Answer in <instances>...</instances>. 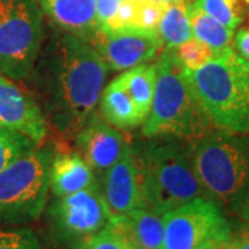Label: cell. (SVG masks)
<instances>
[{
    "label": "cell",
    "mask_w": 249,
    "mask_h": 249,
    "mask_svg": "<svg viewBox=\"0 0 249 249\" xmlns=\"http://www.w3.org/2000/svg\"><path fill=\"white\" fill-rule=\"evenodd\" d=\"M129 249H154V248H142V247H136V245H130Z\"/></svg>",
    "instance_id": "cell-32"
},
{
    "label": "cell",
    "mask_w": 249,
    "mask_h": 249,
    "mask_svg": "<svg viewBox=\"0 0 249 249\" xmlns=\"http://www.w3.org/2000/svg\"><path fill=\"white\" fill-rule=\"evenodd\" d=\"M163 1H168V3H173V1H188V0H163Z\"/></svg>",
    "instance_id": "cell-33"
},
{
    "label": "cell",
    "mask_w": 249,
    "mask_h": 249,
    "mask_svg": "<svg viewBox=\"0 0 249 249\" xmlns=\"http://www.w3.org/2000/svg\"><path fill=\"white\" fill-rule=\"evenodd\" d=\"M100 186L111 217L145 208L142 178L130 144L126 142L121 158L104 173Z\"/></svg>",
    "instance_id": "cell-12"
},
{
    "label": "cell",
    "mask_w": 249,
    "mask_h": 249,
    "mask_svg": "<svg viewBox=\"0 0 249 249\" xmlns=\"http://www.w3.org/2000/svg\"><path fill=\"white\" fill-rule=\"evenodd\" d=\"M122 0H96V14H97L98 29H106L115 17L116 10Z\"/></svg>",
    "instance_id": "cell-27"
},
{
    "label": "cell",
    "mask_w": 249,
    "mask_h": 249,
    "mask_svg": "<svg viewBox=\"0 0 249 249\" xmlns=\"http://www.w3.org/2000/svg\"><path fill=\"white\" fill-rule=\"evenodd\" d=\"M162 249H202L224 244L231 238L232 227L222 206L199 196L163 214Z\"/></svg>",
    "instance_id": "cell-8"
},
{
    "label": "cell",
    "mask_w": 249,
    "mask_h": 249,
    "mask_svg": "<svg viewBox=\"0 0 249 249\" xmlns=\"http://www.w3.org/2000/svg\"><path fill=\"white\" fill-rule=\"evenodd\" d=\"M126 91L132 97L136 107L147 118L154 98L157 82V64H142L124 71L118 76ZM145 121V119H144Z\"/></svg>",
    "instance_id": "cell-19"
},
{
    "label": "cell",
    "mask_w": 249,
    "mask_h": 249,
    "mask_svg": "<svg viewBox=\"0 0 249 249\" xmlns=\"http://www.w3.org/2000/svg\"><path fill=\"white\" fill-rule=\"evenodd\" d=\"M0 249H43L31 229H0Z\"/></svg>",
    "instance_id": "cell-25"
},
{
    "label": "cell",
    "mask_w": 249,
    "mask_h": 249,
    "mask_svg": "<svg viewBox=\"0 0 249 249\" xmlns=\"http://www.w3.org/2000/svg\"><path fill=\"white\" fill-rule=\"evenodd\" d=\"M183 73L214 129L249 133V60L229 46L201 68Z\"/></svg>",
    "instance_id": "cell-3"
},
{
    "label": "cell",
    "mask_w": 249,
    "mask_h": 249,
    "mask_svg": "<svg viewBox=\"0 0 249 249\" xmlns=\"http://www.w3.org/2000/svg\"><path fill=\"white\" fill-rule=\"evenodd\" d=\"M108 70L88 40L64 31L43 40L28 79L58 150H70V144L96 111Z\"/></svg>",
    "instance_id": "cell-1"
},
{
    "label": "cell",
    "mask_w": 249,
    "mask_h": 249,
    "mask_svg": "<svg viewBox=\"0 0 249 249\" xmlns=\"http://www.w3.org/2000/svg\"><path fill=\"white\" fill-rule=\"evenodd\" d=\"M52 147H35L0 172V227L37 220L50 191Z\"/></svg>",
    "instance_id": "cell-6"
},
{
    "label": "cell",
    "mask_w": 249,
    "mask_h": 249,
    "mask_svg": "<svg viewBox=\"0 0 249 249\" xmlns=\"http://www.w3.org/2000/svg\"><path fill=\"white\" fill-rule=\"evenodd\" d=\"M108 226L119 232L129 247L162 249L165 231L163 216L148 208H139L133 212L111 217Z\"/></svg>",
    "instance_id": "cell-16"
},
{
    "label": "cell",
    "mask_w": 249,
    "mask_h": 249,
    "mask_svg": "<svg viewBox=\"0 0 249 249\" xmlns=\"http://www.w3.org/2000/svg\"><path fill=\"white\" fill-rule=\"evenodd\" d=\"M166 6L168 1L163 0H137L136 29L157 32Z\"/></svg>",
    "instance_id": "cell-24"
},
{
    "label": "cell",
    "mask_w": 249,
    "mask_h": 249,
    "mask_svg": "<svg viewBox=\"0 0 249 249\" xmlns=\"http://www.w3.org/2000/svg\"><path fill=\"white\" fill-rule=\"evenodd\" d=\"M196 175L209 199L232 212L249 199V133L219 129L194 142Z\"/></svg>",
    "instance_id": "cell-5"
},
{
    "label": "cell",
    "mask_w": 249,
    "mask_h": 249,
    "mask_svg": "<svg viewBox=\"0 0 249 249\" xmlns=\"http://www.w3.org/2000/svg\"><path fill=\"white\" fill-rule=\"evenodd\" d=\"M194 3L231 29L249 17V0H196Z\"/></svg>",
    "instance_id": "cell-21"
},
{
    "label": "cell",
    "mask_w": 249,
    "mask_h": 249,
    "mask_svg": "<svg viewBox=\"0 0 249 249\" xmlns=\"http://www.w3.org/2000/svg\"><path fill=\"white\" fill-rule=\"evenodd\" d=\"M98 104L101 116L118 129L130 130L145 119L118 78L103 89Z\"/></svg>",
    "instance_id": "cell-17"
},
{
    "label": "cell",
    "mask_w": 249,
    "mask_h": 249,
    "mask_svg": "<svg viewBox=\"0 0 249 249\" xmlns=\"http://www.w3.org/2000/svg\"><path fill=\"white\" fill-rule=\"evenodd\" d=\"M148 139L136 148L132 147L145 208L163 216L196 198L206 196L194 165V142L172 136Z\"/></svg>",
    "instance_id": "cell-2"
},
{
    "label": "cell",
    "mask_w": 249,
    "mask_h": 249,
    "mask_svg": "<svg viewBox=\"0 0 249 249\" xmlns=\"http://www.w3.org/2000/svg\"><path fill=\"white\" fill-rule=\"evenodd\" d=\"M45 40L43 11L37 0H0V71L28 79Z\"/></svg>",
    "instance_id": "cell-7"
},
{
    "label": "cell",
    "mask_w": 249,
    "mask_h": 249,
    "mask_svg": "<svg viewBox=\"0 0 249 249\" xmlns=\"http://www.w3.org/2000/svg\"><path fill=\"white\" fill-rule=\"evenodd\" d=\"M36 145L27 137L13 133L7 129L0 127V172L4 169L10 162L17 160L24 152L35 148Z\"/></svg>",
    "instance_id": "cell-23"
},
{
    "label": "cell",
    "mask_w": 249,
    "mask_h": 249,
    "mask_svg": "<svg viewBox=\"0 0 249 249\" xmlns=\"http://www.w3.org/2000/svg\"><path fill=\"white\" fill-rule=\"evenodd\" d=\"M188 18L193 36L209 46L214 53L229 47L234 39V29L226 27L219 19L205 13L196 3L188 4Z\"/></svg>",
    "instance_id": "cell-18"
},
{
    "label": "cell",
    "mask_w": 249,
    "mask_h": 249,
    "mask_svg": "<svg viewBox=\"0 0 249 249\" xmlns=\"http://www.w3.org/2000/svg\"><path fill=\"white\" fill-rule=\"evenodd\" d=\"M0 127L21 134L43 145L49 133L46 118L32 93L19 86L18 80L0 71Z\"/></svg>",
    "instance_id": "cell-11"
},
{
    "label": "cell",
    "mask_w": 249,
    "mask_h": 249,
    "mask_svg": "<svg viewBox=\"0 0 249 249\" xmlns=\"http://www.w3.org/2000/svg\"><path fill=\"white\" fill-rule=\"evenodd\" d=\"M234 213L237 214L238 217H241L244 222H249V199L247 202H244V204L241 205L240 208H237L234 211Z\"/></svg>",
    "instance_id": "cell-30"
},
{
    "label": "cell",
    "mask_w": 249,
    "mask_h": 249,
    "mask_svg": "<svg viewBox=\"0 0 249 249\" xmlns=\"http://www.w3.org/2000/svg\"><path fill=\"white\" fill-rule=\"evenodd\" d=\"M232 40H234V50L245 60H249V17L241 24V28L234 35Z\"/></svg>",
    "instance_id": "cell-28"
},
{
    "label": "cell",
    "mask_w": 249,
    "mask_h": 249,
    "mask_svg": "<svg viewBox=\"0 0 249 249\" xmlns=\"http://www.w3.org/2000/svg\"><path fill=\"white\" fill-rule=\"evenodd\" d=\"M155 64V91L150 112L142 122V136H172L198 142L214 127L190 89L173 49L165 47Z\"/></svg>",
    "instance_id": "cell-4"
},
{
    "label": "cell",
    "mask_w": 249,
    "mask_h": 249,
    "mask_svg": "<svg viewBox=\"0 0 249 249\" xmlns=\"http://www.w3.org/2000/svg\"><path fill=\"white\" fill-rule=\"evenodd\" d=\"M111 71H127L137 65L147 64L162 50L158 32L142 29L103 31L97 29L89 39Z\"/></svg>",
    "instance_id": "cell-10"
},
{
    "label": "cell",
    "mask_w": 249,
    "mask_h": 249,
    "mask_svg": "<svg viewBox=\"0 0 249 249\" xmlns=\"http://www.w3.org/2000/svg\"><path fill=\"white\" fill-rule=\"evenodd\" d=\"M202 249H230V247H229V242H224V244H212Z\"/></svg>",
    "instance_id": "cell-31"
},
{
    "label": "cell",
    "mask_w": 249,
    "mask_h": 249,
    "mask_svg": "<svg viewBox=\"0 0 249 249\" xmlns=\"http://www.w3.org/2000/svg\"><path fill=\"white\" fill-rule=\"evenodd\" d=\"M173 52L180 67L186 71H196L214 55V52L209 46L196 37H191L183 45L173 49Z\"/></svg>",
    "instance_id": "cell-22"
},
{
    "label": "cell",
    "mask_w": 249,
    "mask_h": 249,
    "mask_svg": "<svg viewBox=\"0 0 249 249\" xmlns=\"http://www.w3.org/2000/svg\"><path fill=\"white\" fill-rule=\"evenodd\" d=\"M162 43L168 49H176L193 37V31L188 18V3L173 1L168 3L160 18L158 29Z\"/></svg>",
    "instance_id": "cell-20"
},
{
    "label": "cell",
    "mask_w": 249,
    "mask_h": 249,
    "mask_svg": "<svg viewBox=\"0 0 249 249\" xmlns=\"http://www.w3.org/2000/svg\"><path fill=\"white\" fill-rule=\"evenodd\" d=\"M100 184L97 175L79 152L57 150L50 168V190L54 196L78 193Z\"/></svg>",
    "instance_id": "cell-15"
},
{
    "label": "cell",
    "mask_w": 249,
    "mask_h": 249,
    "mask_svg": "<svg viewBox=\"0 0 249 249\" xmlns=\"http://www.w3.org/2000/svg\"><path fill=\"white\" fill-rule=\"evenodd\" d=\"M54 27L88 40L98 29L96 0H37Z\"/></svg>",
    "instance_id": "cell-14"
},
{
    "label": "cell",
    "mask_w": 249,
    "mask_h": 249,
    "mask_svg": "<svg viewBox=\"0 0 249 249\" xmlns=\"http://www.w3.org/2000/svg\"><path fill=\"white\" fill-rule=\"evenodd\" d=\"M75 249H129V244L119 232L107 224L100 231L79 242Z\"/></svg>",
    "instance_id": "cell-26"
},
{
    "label": "cell",
    "mask_w": 249,
    "mask_h": 249,
    "mask_svg": "<svg viewBox=\"0 0 249 249\" xmlns=\"http://www.w3.org/2000/svg\"><path fill=\"white\" fill-rule=\"evenodd\" d=\"M73 142L100 178L121 158L126 145L122 132L96 111L89 116Z\"/></svg>",
    "instance_id": "cell-13"
},
{
    "label": "cell",
    "mask_w": 249,
    "mask_h": 249,
    "mask_svg": "<svg viewBox=\"0 0 249 249\" xmlns=\"http://www.w3.org/2000/svg\"><path fill=\"white\" fill-rule=\"evenodd\" d=\"M229 247L230 249H249V222H244L232 229Z\"/></svg>",
    "instance_id": "cell-29"
},
{
    "label": "cell",
    "mask_w": 249,
    "mask_h": 249,
    "mask_svg": "<svg viewBox=\"0 0 249 249\" xmlns=\"http://www.w3.org/2000/svg\"><path fill=\"white\" fill-rule=\"evenodd\" d=\"M45 211L54 238L75 247L104 229L111 219L100 184L68 196H54Z\"/></svg>",
    "instance_id": "cell-9"
}]
</instances>
